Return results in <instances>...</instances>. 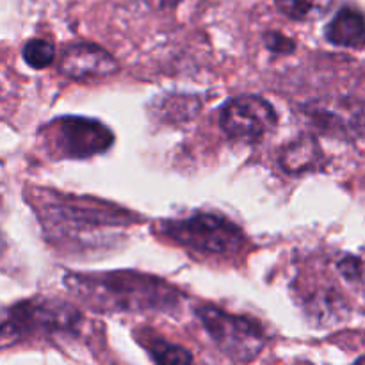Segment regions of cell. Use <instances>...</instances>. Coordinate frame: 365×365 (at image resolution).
I'll list each match as a JSON object with an SVG mask.
<instances>
[{"label": "cell", "mask_w": 365, "mask_h": 365, "mask_svg": "<svg viewBox=\"0 0 365 365\" xmlns=\"http://www.w3.org/2000/svg\"><path fill=\"white\" fill-rule=\"evenodd\" d=\"M24 59L34 70L50 66L56 59V46L45 39H32L24 46Z\"/></svg>", "instance_id": "7c38bea8"}, {"label": "cell", "mask_w": 365, "mask_h": 365, "mask_svg": "<svg viewBox=\"0 0 365 365\" xmlns=\"http://www.w3.org/2000/svg\"><path fill=\"white\" fill-rule=\"evenodd\" d=\"M198 317L217 348L232 360L250 362L266 344L262 327L248 317L232 316L210 305L198 309Z\"/></svg>", "instance_id": "5b68a950"}, {"label": "cell", "mask_w": 365, "mask_h": 365, "mask_svg": "<svg viewBox=\"0 0 365 365\" xmlns=\"http://www.w3.org/2000/svg\"><path fill=\"white\" fill-rule=\"evenodd\" d=\"M334 0H277V6L285 16L298 21H314L330 11Z\"/></svg>", "instance_id": "30bf717a"}, {"label": "cell", "mask_w": 365, "mask_h": 365, "mask_svg": "<svg viewBox=\"0 0 365 365\" xmlns=\"http://www.w3.org/2000/svg\"><path fill=\"white\" fill-rule=\"evenodd\" d=\"M73 280L84 289L89 298L113 309H170L177 299L173 289L160 280L132 273L77 277Z\"/></svg>", "instance_id": "6da1fadb"}, {"label": "cell", "mask_w": 365, "mask_h": 365, "mask_svg": "<svg viewBox=\"0 0 365 365\" xmlns=\"http://www.w3.org/2000/svg\"><path fill=\"white\" fill-rule=\"evenodd\" d=\"M150 356L157 365H191L192 355L185 348L178 344L163 341V339H152L146 342Z\"/></svg>", "instance_id": "8fae6325"}, {"label": "cell", "mask_w": 365, "mask_h": 365, "mask_svg": "<svg viewBox=\"0 0 365 365\" xmlns=\"http://www.w3.org/2000/svg\"><path fill=\"white\" fill-rule=\"evenodd\" d=\"M160 234L205 255H237L245 246L242 232L232 221L216 214H195L185 220L164 221Z\"/></svg>", "instance_id": "7a4b0ae2"}, {"label": "cell", "mask_w": 365, "mask_h": 365, "mask_svg": "<svg viewBox=\"0 0 365 365\" xmlns=\"http://www.w3.org/2000/svg\"><path fill=\"white\" fill-rule=\"evenodd\" d=\"M48 152L57 159H88L113 146V132L89 118L66 116L52 121L43 130Z\"/></svg>", "instance_id": "277c9868"}, {"label": "cell", "mask_w": 365, "mask_h": 365, "mask_svg": "<svg viewBox=\"0 0 365 365\" xmlns=\"http://www.w3.org/2000/svg\"><path fill=\"white\" fill-rule=\"evenodd\" d=\"M266 46L271 50V52L277 53H287L291 50H294V43L291 41L285 36L278 34V32H271V34H266Z\"/></svg>", "instance_id": "4fadbf2b"}, {"label": "cell", "mask_w": 365, "mask_h": 365, "mask_svg": "<svg viewBox=\"0 0 365 365\" xmlns=\"http://www.w3.org/2000/svg\"><path fill=\"white\" fill-rule=\"evenodd\" d=\"M321 150L312 139H302L289 146L282 157V166L289 173H302V171L314 170L321 160Z\"/></svg>", "instance_id": "9c48e42d"}, {"label": "cell", "mask_w": 365, "mask_h": 365, "mask_svg": "<svg viewBox=\"0 0 365 365\" xmlns=\"http://www.w3.org/2000/svg\"><path fill=\"white\" fill-rule=\"evenodd\" d=\"M355 365H365V356H362V359H359V360H356Z\"/></svg>", "instance_id": "5bb4252c"}, {"label": "cell", "mask_w": 365, "mask_h": 365, "mask_svg": "<svg viewBox=\"0 0 365 365\" xmlns=\"http://www.w3.org/2000/svg\"><path fill=\"white\" fill-rule=\"evenodd\" d=\"M59 71L73 81H95L110 77L118 71V61L102 46L78 43L66 46L59 57Z\"/></svg>", "instance_id": "52a82bcc"}, {"label": "cell", "mask_w": 365, "mask_h": 365, "mask_svg": "<svg viewBox=\"0 0 365 365\" xmlns=\"http://www.w3.org/2000/svg\"><path fill=\"white\" fill-rule=\"evenodd\" d=\"M220 125L235 141L255 143L277 125V113L269 102L255 95L237 96L221 109Z\"/></svg>", "instance_id": "8992f818"}, {"label": "cell", "mask_w": 365, "mask_h": 365, "mask_svg": "<svg viewBox=\"0 0 365 365\" xmlns=\"http://www.w3.org/2000/svg\"><path fill=\"white\" fill-rule=\"evenodd\" d=\"M328 41L339 46H362L365 43V18L360 11L346 7L335 14L327 29Z\"/></svg>", "instance_id": "ba28073f"}, {"label": "cell", "mask_w": 365, "mask_h": 365, "mask_svg": "<svg viewBox=\"0 0 365 365\" xmlns=\"http://www.w3.org/2000/svg\"><path fill=\"white\" fill-rule=\"evenodd\" d=\"M81 314L68 303L59 299H31L14 305L4 316L2 337L9 339L34 337V335L71 334L81 324Z\"/></svg>", "instance_id": "3957f363"}]
</instances>
